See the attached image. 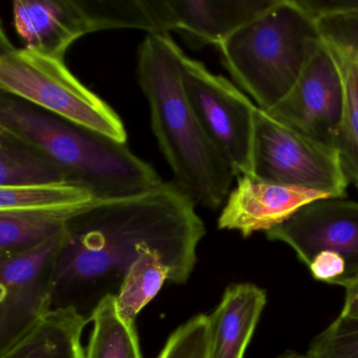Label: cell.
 Masks as SVG:
<instances>
[{"label": "cell", "mask_w": 358, "mask_h": 358, "mask_svg": "<svg viewBox=\"0 0 358 358\" xmlns=\"http://www.w3.org/2000/svg\"><path fill=\"white\" fill-rule=\"evenodd\" d=\"M13 24L24 49L60 60L75 41L92 33L79 0H16Z\"/></svg>", "instance_id": "cell-14"}, {"label": "cell", "mask_w": 358, "mask_h": 358, "mask_svg": "<svg viewBox=\"0 0 358 358\" xmlns=\"http://www.w3.org/2000/svg\"><path fill=\"white\" fill-rule=\"evenodd\" d=\"M278 0H164L169 32L176 31L192 49L217 47L259 17Z\"/></svg>", "instance_id": "cell-13"}, {"label": "cell", "mask_w": 358, "mask_h": 358, "mask_svg": "<svg viewBox=\"0 0 358 358\" xmlns=\"http://www.w3.org/2000/svg\"><path fill=\"white\" fill-rule=\"evenodd\" d=\"M1 39L0 91L11 94L56 116L127 144L120 116L85 87L64 60L16 49Z\"/></svg>", "instance_id": "cell-5"}, {"label": "cell", "mask_w": 358, "mask_h": 358, "mask_svg": "<svg viewBox=\"0 0 358 358\" xmlns=\"http://www.w3.org/2000/svg\"><path fill=\"white\" fill-rule=\"evenodd\" d=\"M92 322L87 358H142L135 322L121 315L116 296L101 301Z\"/></svg>", "instance_id": "cell-20"}, {"label": "cell", "mask_w": 358, "mask_h": 358, "mask_svg": "<svg viewBox=\"0 0 358 358\" xmlns=\"http://www.w3.org/2000/svg\"><path fill=\"white\" fill-rule=\"evenodd\" d=\"M96 201L101 200L85 188L71 183L0 187V210L62 208Z\"/></svg>", "instance_id": "cell-22"}, {"label": "cell", "mask_w": 358, "mask_h": 358, "mask_svg": "<svg viewBox=\"0 0 358 358\" xmlns=\"http://www.w3.org/2000/svg\"><path fill=\"white\" fill-rule=\"evenodd\" d=\"M196 205L169 181L135 196L98 201L73 217L57 257L53 309H73L92 322L101 301L118 295L144 245L162 255L169 282L185 284L206 234Z\"/></svg>", "instance_id": "cell-1"}, {"label": "cell", "mask_w": 358, "mask_h": 358, "mask_svg": "<svg viewBox=\"0 0 358 358\" xmlns=\"http://www.w3.org/2000/svg\"><path fill=\"white\" fill-rule=\"evenodd\" d=\"M184 55L171 35H146L138 48V83L148 99L152 129L173 181L196 204L217 209L227 200L236 173L186 96Z\"/></svg>", "instance_id": "cell-2"}, {"label": "cell", "mask_w": 358, "mask_h": 358, "mask_svg": "<svg viewBox=\"0 0 358 358\" xmlns=\"http://www.w3.org/2000/svg\"><path fill=\"white\" fill-rule=\"evenodd\" d=\"M306 358H358V318L338 315L316 335Z\"/></svg>", "instance_id": "cell-23"}, {"label": "cell", "mask_w": 358, "mask_h": 358, "mask_svg": "<svg viewBox=\"0 0 358 358\" xmlns=\"http://www.w3.org/2000/svg\"><path fill=\"white\" fill-rule=\"evenodd\" d=\"M316 24L343 77L345 110L336 150L348 180L358 189V10Z\"/></svg>", "instance_id": "cell-12"}, {"label": "cell", "mask_w": 358, "mask_h": 358, "mask_svg": "<svg viewBox=\"0 0 358 358\" xmlns=\"http://www.w3.org/2000/svg\"><path fill=\"white\" fill-rule=\"evenodd\" d=\"M268 240L282 242L309 266L322 251L337 253L347 264V276L358 273V202L322 199L306 205L269 231Z\"/></svg>", "instance_id": "cell-10"}, {"label": "cell", "mask_w": 358, "mask_h": 358, "mask_svg": "<svg viewBox=\"0 0 358 358\" xmlns=\"http://www.w3.org/2000/svg\"><path fill=\"white\" fill-rule=\"evenodd\" d=\"M265 291L250 282L226 289L208 315V358H243L265 309Z\"/></svg>", "instance_id": "cell-15"}, {"label": "cell", "mask_w": 358, "mask_h": 358, "mask_svg": "<svg viewBox=\"0 0 358 358\" xmlns=\"http://www.w3.org/2000/svg\"><path fill=\"white\" fill-rule=\"evenodd\" d=\"M322 45L317 24L296 0H278L217 48L236 87L269 110L288 95Z\"/></svg>", "instance_id": "cell-4"}, {"label": "cell", "mask_w": 358, "mask_h": 358, "mask_svg": "<svg viewBox=\"0 0 358 358\" xmlns=\"http://www.w3.org/2000/svg\"><path fill=\"white\" fill-rule=\"evenodd\" d=\"M89 322L73 309H53L0 358H87L81 334Z\"/></svg>", "instance_id": "cell-17"}, {"label": "cell", "mask_w": 358, "mask_h": 358, "mask_svg": "<svg viewBox=\"0 0 358 358\" xmlns=\"http://www.w3.org/2000/svg\"><path fill=\"white\" fill-rule=\"evenodd\" d=\"M322 199L330 198L314 190L269 183L253 176H240L222 209L217 227L234 230L248 238L255 232L269 231L306 205Z\"/></svg>", "instance_id": "cell-11"}, {"label": "cell", "mask_w": 358, "mask_h": 358, "mask_svg": "<svg viewBox=\"0 0 358 358\" xmlns=\"http://www.w3.org/2000/svg\"><path fill=\"white\" fill-rule=\"evenodd\" d=\"M208 315L200 314L171 335L158 358H208Z\"/></svg>", "instance_id": "cell-24"}, {"label": "cell", "mask_w": 358, "mask_h": 358, "mask_svg": "<svg viewBox=\"0 0 358 358\" xmlns=\"http://www.w3.org/2000/svg\"><path fill=\"white\" fill-rule=\"evenodd\" d=\"M278 358H306V356L296 353V352H288V353L284 354V355Z\"/></svg>", "instance_id": "cell-28"}, {"label": "cell", "mask_w": 358, "mask_h": 358, "mask_svg": "<svg viewBox=\"0 0 358 358\" xmlns=\"http://www.w3.org/2000/svg\"><path fill=\"white\" fill-rule=\"evenodd\" d=\"M182 79L201 124L236 177L253 176L257 104L231 81L213 74L203 62L186 54Z\"/></svg>", "instance_id": "cell-7"}, {"label": "cell", "mask_w": 358, "mask_h": 358, "mask_svg": "<svg viewBox=\"0 0 358 358\" xmlns=\"http://www.w3.org/2000/svg\"><path fill=\"white\" fill-rule=\"evenodd\" d=\"M297 5L314 20L358 10V0H296Z\"/></svg>", "instance_id": "cell-26"}, {"label": "cell", "mask_w": 358, "mask_h": 358, "mask_svg": "<svg viewBox=\"0 0 358 358\" xmlns=\"http://www.w3.org/2000/svg\"><path fill=\"white\" fill-rule=\"evenodd\" d=\"M64 236L66 229L33 250L0 257V354L53 309L56 265Z\"/></svg>", "instance_id": "cell-8"}, {"label": "cell", "mask_w": 358, "mask_h": 358, "mask_svg": "<svg viewBox=\"0 0 358 358\" xmlns=\"http://www.w3.org/2000/svg\"><path fill=\"white\" fill-rule=\"evenodd\" d=\"M343 110V77L324 45L288 95L265 112L295 131L336 150Z\"/></svg>", "instance_id": "cell-9"}, {"label": "cell", "mask_w": 358, "mask_h": 358, "mask_svg": "<svg viewBox=\"0 0 358 358\" xmlns=\"http://www.w3.org/2000/svg\"><path fill=\"white\" fill-rule=\"evenodd\" d=\"M345 289V301L339 315L343 317L358 318V273L341 285Z\"/></svg>", "instance_id": "cell-27"}, {"label": "cell", "mask_w": 358, "mask_h": 358, "mask_svg": "<svg viewBox=\"0 0 358 358\" xmlns=\"http://www.w3.org/2000/svg\"><path fill=\"white\" fill-rule=\"evenodd\" d=\"M253 177L322 192L330 199L345 196L350 183L335 148L295 131L259 108L255 110Z\"/></svg>", "instance_id": "cell-6"}, {"label": "cell", "mask_w": 358, "mask_h": 358, "mask_svg": "<svg viewBox=\"0 0 358 358\" xmlns=\"http://www.w3.org/2000/svg\"><path fill=\"white\" fill-rule=\"evenodd\" d=\"M96 202L62 208L0 210V257L45 244L62 234L73 217Z\"/></svg>", "instance_id": "cell-16"}, {"label": "cell", "mask_w": 358, "mask_h": 358, "mask_svg": "<svg viewBox=\"0 0 358 358\" xmlns=\"http://www.w3.org/2000/svg\"><path fill=\"white\" fill-rule=\"evenodd\" d=\"M0 127L38 146L64 169L69 183L85 188L98 200L135 196L164 182L127 144L3 91Z\"/></svg>", "instance_id": "cell-3"}, {"label": "cell", "mask_w": 358, "mask_h": 358, "mask_svg": "<svg viewBox=\"0 0 358 358\" xmlns=\"http://www.w3.org/2000/svg\"><path fill=\"white\" fill-rule=\"evenodd\" d=\"M312 276L318 282L338 286L347 276V264L343 257L330 251H322L312 259L309 266Z\"/></svg>", "instance_id": "cell-25"}, {"label": "cell", "mask_w": 358, "mask_h": 358, "mask_svg": "<svg viewBox=\"0 0 358 358\" xmlns=\"http://www.w3.org/2000/svg\"><path fill=\"white\" fill-rule=\"evenodd\" d=\"M62 183L68 177L47 152L0 127V187Z\"/></svg>", "instance_id": "cell-18"}, {"label": "cell", "mask_w": 358, "mask_h": 358, "mask_svg": "<svg viewBox=\"0 0 358 358\" xmlns=\"http://www.w3.org/2000/svg\"><path fill=\"white\" fill-rule=\"evenodd\" d=\"M92 33L138 29L148 34H169L164 0H79Z\"/></svg>", "instance_id": "cell-19"}, {"label": "cell", "mask_w": 358, "mask_h": 358, "mask_svg": "<svg viewBox=\"0 0 358 358\" xmlns=\"http://www.w3.org/2000/svg\"><path fill=\"white\" fill-rule=\"evenodd\" d=\"M169 267L162 255L150 245L140 249V257L134 262L116 296L119 312L123 317L135 322L136 316L152 301L166 280Z\"/></svg>", "instance_id": "cell-21"}]
</instances>
